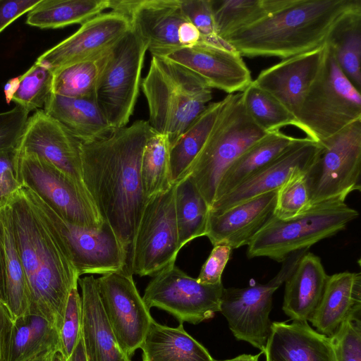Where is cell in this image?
Instances as JSON below:
<instances>
[{
	"label": "cell",
	"instance_id": "27",
	"mask_svg": "<svg viewBox=\"0 0 361 361\" xmlns=\"http://www.w3.org/2000/svg\"><path fill=\"white\" fill-rule=\"evenodd\" d=\"M43 110L82 143L101 140L114 130L94 97H67L51 93Z\"/></svg>",
	"mask_w": 361,
	"mask_h": 361
},
{
	"label": "cell",
	"instance_id": "42",
	"mask_svg": "<svg viewBox=\"0 0 361 361\" xmlns=\"http://www.w3.org/2000/svg\"><path fill=\"white\" fill-rule=\"evenodd\" d=\"M186 19L200 32L201 41L224 47H231L216 33L213 15L212 0H179Z\"/></svg>",
	"mask_w": 361,
	"mask_h": 361
},
{
	"label": "cell",
	"instance_id": "7",
	"mask_svg": "<svg viewBox=\"0 0 361 361\" xmlns=\"http://www.w3.org/2000/svg\"><path fill=\"white\" fill-rule=\"evenodd\" d=\"M358 215L345 202H329L312 206L288 219L274 216L247 245V255L283 262L292 253L310 249L343 230Z\"/></svg>",
	"mask_w": 361,
	"mask_h": 361
},
{
	"label": "cell",
	"instance_id": "13",
	"mask_svg": "<svg viewBox=\"0 0 361 361\" xmlns=\"http://www.w3.org/2000/svg\"><path fill=\"white\" fill-rule=\"evenodd\" d=\"M308 250L303 249L292 253L283 262L277 274L265 284L224 289L220 312L237 340L246 341L264 353L271 331L269 314L273 295Z\"/></svg>",
	"mask_w": 361,
	"mask_h": 361
},
{
	"label": "cell",
	"instance_id": "16",
	"mask_svg": "<svg viewBox=\"0 0 361 361\" xmlns=\"http://www.w3.org/2000/svg\"><path fill=\"white\" fill-rule=\"evenodd\" d=\"M109 8L128 17L152 56L164 57L183 47L179 32L188 20L179 0H110Z\"/></svg>",
	"mask_w": 361,
	"mask_h": 361
},
{
	"label": "cell",
	"instance_id": "8",
	"mask_svg": "<svg viewBox=\"0 0 361 361\" xmlns=\"http://www.w3.org/2000/svg\"><path fill=\"white\" fill-rule=\"evenodd\" d=\"M22 188L79 277L87 274L104 275L128 266V252L107 223L104 221L98 229L72 224L30 190Z\"/></svg>",
	"mask_w": 361,
	"mask_h": 361
},
{
	"label": "cell",
	"instance_id": "52",
	"mask_svg": "<svg viewBox=\"0 0 361 361\" xmlns=\"http://www.w3.org/2000/svg\"><path fill=\"white\" fill-rule=\"evenodd\" d=\"M19 85V77L11 79L5 85L4 87V93L6 99L7 103H10L11 101V98L16 90L18 89Z\"/></svg>",
	"mask_w": 361,
	"mask_h": 361
},
{
	"label": "cell",
	"instance_id": "33",
	"mask_svg": "<svg viewBox=\"0 0 361 361\" xmlns=\"http://www.w3.org/2000/svg\"><path fill=\"white\" fill-rule=\"evenodd\" d=\"M290 0H212L217 35L224 39L233 32L286 6Z\"/></svg>",
	"mask_w": 361,
	"mask_h": 361
},
{
	"label": "cell",
	"instance_id": "20",
	"mask_svg": "<svg viewBox=\"0 0 361 361\" xmlns=\"http://www.w3.org/2000/svg\"><path fill=\"white\" fill-rule=\"evenodd\" d=\"M322 149L309 137H298L280 155L232 191L214 200L209 212L218 213L262 194L278 190L296 170L307 171Z\"/></svg>",
	"mask_w": 361,
	"mask_h": 361
},
{
	"label": "cell",
	"instance_id": "46",
	"mask_svg": "<svg viewBox=\"0 0 361 361\" xmlns=\"http://www.w3.org/2000/svg\"><path fill=\"white\" fill-rule=\"evenodd\" d=\"M232 249L226 245L214 246L209 256L202 265L197 280L203 284L221 283L222 273L230 259Z\"/></svg>",
	"mask_w": 361,
	"mask_h": 361
},
{
	"label": "cell",
	"instance_id": "6",
	"mask_svg": "<svg viewBox=\"0 0 361 361\" xmlns=\"http://www.w3.org/2000/svg\"><path fill=\"white\" fill-rule=\"evenodd\" d=\"M361 121V94L340 68L326 43L320 71L307 90L293 126L321 144Z\"/></svg>",
	"mask_w": 361,
	"mask_h": 361
},
{
	"label": "cell",
	"instance_id": "25",
	"mask_svg": "<svg viewBox=\"0 0 361 361\" xmlns=\"http://www.w3.org/2000/svg\"><path fill=\"white\" fill-rule=\"evenodd\" d=\"M360 273L343 271L329 276L322 298L309 321L317 331L331 337L346 319L360 317Z\"/></svg>",
	"mask_w": 361,
	"mask_h": 361
},
{
	"label": "cell",
	"instance_id": "11",
	"mask_svg": "<svg viewBox=\"0 0 361 361\" xmlns=\"http://www.w3.org/2000/svg\"><path fill=\"white\" fill-rule=\"evenodd\" d=\"M17 178L66 221L98 229L104 221L88 192L51 164L33 154L17 153Z\"/></svg>",
	"mask_w": 361,
	"mask_h": 361
},
{
	"label": "cell",
	"instance_id": "34",
	"mask_svg": "<svg viewBox=\"0 0 361 361\" xmlns=\"http://www.w3.org/2000/svg\"><path fill=\"white\" fill-rule=\"evenodd\" d=\"M209 206L189 177L176 185L175 213L180 250L205 235Z\"/></svg>",
	"mask_w": 361,
	"mask_h": 361
},
{
	"label": "cell",
	"instance_id": "36",
	"mask_svg": "<svg viewBox=\"0 0 361 361\" xmlns=\"http://www.w3.org/2000/svg\"><path fill=\"white\" fill-rule=\"evenodd\" d=\"M169 150L168 137L151 130L140 166L142 187L146 200L167 191L173 185L170 178Z\"/></svg>",
	"mask_w": 361,
	"mask_h": 361
},
{
	"label": "cell",
	"instance_id": "10",
	"mask_svg": "<svg viewBox=\"0 0 361 361\" xmlns=\"http://www.w3.org/2000/svg\"><path fill=\"white\" fill-rule=\"evenodd\" d=\"M320 145L319 154L305 171L310 207L345 202L349 194L360 190L361 121Z\"/></svg>",
	"mask_w": 361,
	"mask_h": 361
},
{
	"label": "cell",
	"instance_id": "19",
	"mask_svg": "<svg viewBox=\"0 0 361 361\" xmlns=\"http://www.w3.org/2000/svg\"><path fill=\"white\" fill-rule=\"evenodd\" d=\"M164 57L191 70L212 89L228 94L243 92L252 81L243 56L233 47H219L200 40Z\"/></svg>",
	"mask_w": 361,
	"mask_h": 361
},
{
	"label": "cell",
	"instance_id": "39",
	"mask_svg": "<svg viewBox=\"0 0 361 361\" xmlns=\"http://www.w3.org/2000/svg\"><path fill=\"white\" fill-rule=\"evenodd\" d=\"M103 55L54 71L51 93L67 97H94Z\"/></svg>",
	"mask_w": 361,
	"mask_h": 361
},
{
	"label": "cell",
	"instance_id": "4",
	"mask_svg": "<svg viewBox=\"0 0 361 361\" xmlns=\"http://www.w3.org/2000/svg\"><path fill=\"white\" fill-rule=\"evenodd\" d=\"M140 88L147 100L149 126L166 135L170 145L204 111L212 88L185 66L163 56H152Z\"/></svg>",
	"mask_w": 361,
	"mask_h": 361
},
{
	"label": "cell",
	"instance_id": "43",
	"mask_svg": "<svg viewBox=\"0 0 361 361\" xmlns=\"http://www.w3.org/2000/svg\"><path fill=\"white\" fill-rule=\"evenodd\" d=\"M82 320L81 297L75 286L70 292L59 330V350L67 361L82 336Z\"/></svg>",
	"mask_w": 361,
	"mask_h": 361
},
{
	"label": "cell",
	"instance_id": "9",
	"mask_svg": "<svg viewBox=\"0 0 361 361\" xmlns=\"http://www.w3.org/2000/svg\"><path fill=\"white\" fill-rule=\"evenodd\" d=\"M147 51L130 28L102 56L94 97L114 130L126 126L133 114Z\"/></svg>",
	"mask_w": 361,
	"mask_h": 361
},
{
	"label": "cell",
	"instance_id": "23",
	"mask_svg": "<svg viewBox=\"0 0 361 361\" xmlns=\"http://www.w3.org/2000/svg\"><path fill=\"white\" fill-rule=\"evenodd\" d=\"M263 353L266 361H336L330 337L307 321L272 322Z\"/></svg>",
	"mask_w": 361,
	"mask_h": 361
},
{
	"label": "cell",
	"instance_id": "18",
	"mask_svg": "<svg viewBox=\"0 0 361 361\" xmlns=\"http://www.w3.org/2000/svg\"><path fill=\"white\" fill-rule=\"evenodd\" d=\"M81 143L43 109H37L28 117L16 152L37 155L87 191L82 175Z\"/></svg>",
	"mask_w": 361,
	"mask_h": 361
},
{
	"label": "cell",
	"instance_id": "30",
	"mask_svg": "<svg viewBox=\"0 0 361 361\" xmlns=\"http://www.w3.org/2000/svg\"><path fill=\"white\" fill-rule=\"evenodd\" d=\"M225 102L226 97L219 102L209 103L204 111L170 145L169 165L172 184H176L186 177Z\"/></svg>",
	"mask_w": 361,
	"mask_h": 361
},
{
	"label": "cell",
	"instance_id": "48",
	"mask_svg": "<svg viewBox=\"0 0 361 361\" xmlns=\"http://www.w3.org/2000/svg\"><path fill=\"white\" fill-rule=\"evenodd\" d=\"M41 0H0V33L24 13L30 11Z\"/></svg>",
	"mask_w": 361,
	"mask_h": 361
},
{
	"label": "cell",
	"instance_id": "3",
	"mask_svg": "<svg viewBox=\"0 0 361 361\" xmlns=\"http://www.w3.org/2000/svg\"><path fill=\"white\" fill-rule=\"evenodd\" d=\"M361 0H290L281 10L224 39L243 56L288 59L326 44Z\"/></svg>",
	"mask_w": 361,
	"mask_h": 361
},
{
	"label": "cell",
	"instance_id": "1",
	"mask_svg": "<svg viewBox=\"0 0 361 361\" xmlns=\"http://www.w3.org/2000/svg\"><path fill=\"white\" fill-rule=\"evenodd\" d=\"M150 132L147 121L137 120L101 140L80 145L85 187L128 255L147 202L140 166Z\"/></svg>",
	"mask_w": 361,
	"mask_h": 361
},
{
	"label": "cell",
	"instance_id": "14",
	"mask_svg": "<svg viewBox=\"0 0 361 361\" xmlns=\"http://www.w3.org/2000/svg\"><path fill=\"white\" fill-rule=\"evenodd\" d=\"M224 289L222 283H201L173 264L153 276L142 299L149 309L157 307L180 323L197 324L220 312Z\"/></svg>",
	"mask_w": 361,
	"mask_h": 361
},
{
	"label": "cell",
	"instance_id": "21",
	"mask_svg": "<svg viewBox=\"0 0 361 361\" xmlns=\"http://www.w3.org/2000/svg\"><path fill=\"white\" fill-rule=\"evenodd\" d=\"M326 44L262 70L253 83L274 97L295 118L302 102L322 68Z\"/></svg>",
	"mask_w": 361,
	"mask_h": 361
},
{
	"label": "cell",
	"instance_id": "50",
	"mask_svg": "<svg viewBox=\"0 0 361 361\" xmlns=\"http://www.w3.org/2000/svg\"><path fill=\"white\" fill-rule=\"evenodd\" d=\"M6 258L4 244V227L0 214V301L6 303ZM6 305V304H5Z\"/></svg>",
	"mask_w": 361,
	"mask_h": 361
},
{
	"label": "cell",
	"instance_id": "54",
	"mask_svg": "<svg viewBox=\"0 0 361 361\" xmlns=\"http://www.w3.org/2000/svg\"><path fill=\"white\" fill-rule=\"evenodd\" d=\"M55 351H49L42 354L33 361H51L53 354Z\"/></svg>",
	"mask_w": 361,
	"mask_h": 361
},
{
	"label": "cell",
	"instance_id": "29",
	"mask_svg": "<svg viewBox=\"0 0 361 361\" xmlns=\"http://www.w3.org/2000/svg\"><path fill=\"white\" fill-rule=\"evenodd\" d=\"M297 138L278 130L269 133L246 149L222 176L216 189L214 200L232 191L272 161Z\"/></svg>",
	"mask_w": 361,
	"mask_h": 361
},
{
	"label": "cell",
	"instance_id": "31",
	"mask_svg": "<svg viewBox=\"0 0 361 361\" xmlns=\"http://www.w3.org/2000/svg\"><path fill=\"white\" fill-rule=\"evenodd\" d=\"M110 7V0H41L28 12L26 23L41 29L83 24Z\"/></svg>",
	"mask_w": 361,
	"mask_h": 361
},
{
	"label": "cell",
	"instance_id": "35",
	"mask_svg": "<svg viewBox=\"0 0 361 361\" xmlns=\"http://www.w3.org/2000/svg\"><path fill=\"white\" fill-rule=\"evenodd\" d=\"M0 214L4 227L6 258V305L14 321L29 314L30 292L25 271L16 246L4 201L0 202Z\"/></svg>",
	"mask_w": 361,
	"mask_h": 361
},
{
	"label": "cell",
	"instance_id": "24",
	"mask_svg": "<svg viewBox=\"0 0 361 361\" xmlns=\"http://www.w3.org/2000/svg\"><path fill=\"white\" fill-rule=\"evenodd\" d=\"M82 290V338L87 361H131L120 348L102 306L97 279H78Z\"/></svg>",
	"mask_w": 361,
	"mask_h": 361
},
{
	"label": "cell",
	"instance_id": "17",
	"mask_svg": "<svg viewBox=\"0 0 361 361\" xmlns=\"http://www.w3.org/2000/svg\"><path fill=\"white\" fill-rule=\"evenodd\" d=\"M130 28V20L124 14L114 11L102 13L47 50L36 61L54 72L73 63L97 59L110 49Z\"/></svg>",
	"mask_w": 361,
	"mask_h": 361
},
{
	"label": "cell",
	"instance_id": "53",
	"mask_svg": "<svg viewBox=\"0 0 361 361\" xmlns=\"http://www.w3.org/2000/svg\"><path fill=\"white\" fill-rule=\"evenodd\" d=\"M261 353L257 355L243 354L238 355L235 357H233L232 359H228L224 360H216L214 359L213 361H259V358Z\"/></svg>",
	"mask_w": 361,
	"mask_h": 361
},
{
	"label": "cell",
	"instance_id": "37",
	"mask_svg": "<svg viewBox=\"0 0 361 361\" xmlns=\"http://www.w3.org/2000/svg\"><path fill=\"white\" fill-rule=\"evenodd\" d=\"M327 43L343 73L360 92L361 14L343 22L331 34Z\"/></svg>",
	"mask_w": 361,
	"mask_h": 361
},
{
	"label": "cell",
	"instance_id": "47",
	"mask_svg": "<svg viewBox=\"0 0 361 361\" xmlns=\"http://www.w3.org/2000/svg\"><path fill=\"white\" fill-rule=\"evenodd\" d=\"M16 161V149L0 152V202L22 187L17 178Z\"/></svg>",
	"mask_w": 361,
	"mask_h": 361
},
{
	"label": "cell",
	"instance_id": "40",
	"mask_svg": "<svg viewBox=\"0 0 361 361\" xmlns=\"http://www.w3.org/2000/svg\"><path fill=\"white\" fill-rule=\"evenodd\" d=\"M52 80V71L35 61L27 71L19 76V85L11 101L29 113L44 107L51 93Z\"/></svg>",
	"mask_w": 361,
	"mask_h": 361
},
{
	"label": "cell",
	"instance_id": "32",
	"mask_svg": "<svg viewBox=\"0 0 361 361\" xmlns=\"http://www.w3.org/2000/svg\"><path fill=\"white\" fill-rule=\"evenodd\" d=\"M58 350L59 331L44 318L27 314L14 321L8 361H33L46 352Z\"/></svg>",
	"mask_w": 361,
	"mask_h": 361
},
{
	"label": "cell",
	"instance_id": "44",
	"mask_svg": "<svg viewBox=\"0 0 361 361\" xmlns=\"http://www.w3.org/2000/svg\"><path fill=\"white\" fill-rule=\"evenodd\" d=\"M336 361H361V320L360 317L344 321L330 337Z\"/></svg>",
	"mask_w": 361,
	"mask_h": 361
},
{
	"label": "cell",
	"instance_id": "12",
	"mask_svg": "<svg viewBox=\"0 0 361 361\" xmlns=\"http://www.w3.org/2000/svg\"><path fill=\"white\" fill-rule=\"evenodd\" d=\"M176 184L148 199L128 255L133 274L154 276L174 264L180 248L175 213Z\"/></svg>",
	"mask_w": 361,
	"mask_h": 361
},
{
	"label": "cell",
	"instance_id": "41",
	"mask_svg": "<svg viewBox=\"0 0 361 361\" xmlns=\"http://www.w3.org/2000/svg\"><path fill=\"white\" fill-rule=\"evenodd\" d=\"M305 171H295L278 189L274 212L276 218L288 219L310 208Z\"/></svg>",
	"mask_w": 361,
	"mask_h": 361
},
{
	"label": "cell",
	"instance_id": "28",
	"mask_svg": "<svg viewBox=\"0 0 361 361\" xmlns=\"http://www.w3.org/2000/svg\"><path fill=\"white\" fill-rule=\"evenodd\" d=\"M140 348L142 361H213L208 350L183 328L153 320Z\"/></svg>",
	"mask_w": 361,
	"mask_h": 361
},
{
	"label": "cell",
	"instance_id": "49",
	"mask_svg": "<svg viewBox=\"0 0 361 361\" xmlns=\"http://www.w3.org/2000/svg\"><path fill=\"white\" fill-rule=\"evenodd\" d=\"M14 319L7 306L0 301V361H8Z\"/></svg>",
	"mask_w": 361,
	"mask_h": 361
},
{
	"label": "cell",
	"instance_id": "45",
	"mask_svg": "<svg viewBox=\"0 0 361 361\" xmlns=\"http://www.w3.org/2000/svg\"><path fill=\"white\" fill-rule=\"evenodd\" d=\"M28 114L17 105L9 111L0 113V152L17 148Z\"/></svg>",
	"mask_w": 361,
	"mask_h": 361
},
{
	"label": "cell",
	"instance_id": "38",
	"mask_svg": "<svg viewBox=\"0 0 361 361\" xmlns=\"http://www.w3.org/2000/svg\"><path fill=\"white\" fill-rule=\"evenodd\" d=\"M244 106L254 122L264 131L272 133L293 126L295 117L274 97L253 82L241 92Z\"/></svg>",
	"mask_w": 361,
	"mask_h": 361
},
{
	"label": "cell",
	"instance_id": "5",
	"mask_svg": "<svg viewBox=\"0 0 361 361\" xmlns=\"http://www.w3.org/2000/svg\"><path fill=\"white\" fill-rule=\"evenodd\" d=\"M268 134L247 114L241 92L226 97L223 108L186 175L209 207L228 169L246 149Z\"/></svg>",
	"mask_w": 361,
	"mask_h": 361
},
{
	"label": "cell",
	"instance_id": "51",
	"mask_svg": "<svg viewBox=\"0 0 361 361\" xmlns=\"http://www.w3.org/2000/svg\"><path fill=\"white\" fill-rule=\"evenodd\" d=\"M68 361H87L82 336Z\"/></svg>",
	"mask_w": 361,
	"mask_h": 361
},
{
	"label": "cell",
	"instance_id": "26",
	"mask_svg": "<svg viewBox=\"0 0 361 361\" xmlns=\"http://www.w3.org/2000/svg\"><path fill=\"white\" fill-rule=\"evenodd\" d=\"M329 275L320 258L307 252L285 281L282 309L293 321H309L324 291Z\"/></svg>",
	"mask_w": 361,
	"mask_h": 361
},
{
	"label": "cell",
	"instance_id": "55",
	"mask_svg": "<svg viewBox=\"0 0 361 361\" xmlns=\"http://www.w3.org/2000/svg\"><path fill=\"white\" fill-rule=\"evenodd\" d=\"M51 361H67L62 353L58 350L55 351L52 356Z\"/></svg>",
	"mask_w": 361,
	"mask_h": 361
},
{
	"label": "cell",
	"instance_id": "15",
	"mask_svg": "<svg viewBox=\"0 0 361 361\" xmlns=\"http://www.w3.org/2000/svg\"><path fill=\"white\" fill-rule=\"evenodd\" d=\"M97 281L102 306L114 335L121 350L131 358L154 320L149 309L128 266L102 275Z\"/></svg>",
	"mask_w": 361,
	"mask_h": 361
},
{
	"label": "cell",
	"instance_id": "22",
	"mask_svg": "<svg viewBox=\"0 0 361 361\" xmlns=\"http://www.w3.org/2000/svg\"><path fill=\"white\" fill-rule=\"evenodd\" d=\"M278 190L248 200L218 213L209 212L205 236L211 243L232 250L248 245L274 216Z\"/></svg>",
	"mask_w": 361,
	"mask_h": 361
},
{
	"label": "cell",
	"instance_id": "2",
	"mask_svg": "<svg viewBox=\"0 0 361 361\" xmlns=\"http://www.w3.org/2000/svg\"><path fill=\"white\" fill-rule=\"evenodd\" d=\"M4 204L27 282L29 314L44 318L59 334L70 292L80 277L22 187Z\"/></svg>",
	"mask_w": 361,
	"mask_h": 361
}]
</instances>
